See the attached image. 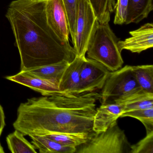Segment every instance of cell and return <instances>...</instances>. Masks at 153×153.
Instances as JSON below:
<instances>
[{
  "label": "cell",
  "mask_w": 153,
  "mask_h": 153,
  "mask_svg": "<svg viewBox=\"0 0 153 153\" xmlns=\"http://www.w3.org/2000/svg\"><path fill=\"white\" fill-rule=\"evenodd\" d=\"M96 92L73 94L59 91L47 96L33 97L21 103L13 125L24 136L49 133H94L93 121Z\"/></svg>",
  "instance_id": "1"
},
{
  "label": "cell",
  "mask_w": 153,
  "mask_h": 153,
  "mask_svg": "<svg viewBox=\"0 0 153 153\" xmlns=\"http://www.w3.org/2000/svg\"><path fill=\"white\" fill-rule=\"evenodd\" d=\"M45 0H15L6 16L20 55L21 71H29L67 61L76 56L74 48L62 42L47 24Z\"/></svg>",
  "instance_id": "2"
},
{
  "label": "cell",
  "mask_w": 153,
  "mask_h": 153,
  "mask_svg": "<svg viewBox=\"0 0 153 153\" xmlns=\"http://www.w3.org/2000/svg\"><path fill=\"white\" fill-rule=\"evenodd\" d=\"M118 40L109 23L98 22L88 42L87 58L102 64L110 71L120 68L123 61L117 46Z\"/></svg>",
  "instance_id": "3"
},
{
  "label": "cell",
  "mask_w": 153,
  "mask_h": 153,
  "mask_svg": "<svg viewBox=\"0 0 153 153\" xmlns=\"http://www.w3.org/2000/svg\"><path fill=\"white\" fill-rule=\"evenodd\" d=\"M102 89L99 100L101 104L114 103L141 90L132 66L129 65L111 71Z\"/></svg>",
  "instance_id": "4"
},
{
  "label": "cell",
  "mask_w": 153,
  "mask_h": 153,
  "mask_svg": "<svg viewBox=\"0 0 153 153\" xmlns=\"http://www.w3.org/2000/svg\"><path fill=\"white\" fill-rule=\"evenodd\" d=\"M79 146L76 153H130L131 151L130 144L117 122L103 132H95Z\"/></svg>",
  "instance_id": "5"
},
{
  "label": "cell",
  "mask_w": 153,
  "mask_h": 153,
  "mask_svg": "<svg viewBox=\"0 0 153 153\" xmlns=\"http://www.w3.org/2000/svg\"><path fill=\"white\" fill-rule=\"evenodd\" d=\"M98 22L89 1L79 0L75 37L72 43L76 56L81 59L86 58L89 39Z\"/></svg>",
  "instance_id": "6"
},
{
  "label": "cell",
  "mask_w": 153,
  "mask_h": 153,
  "mask_svg": "<svg viewBox=\"0 0 153 153\" xmlns=\"http://www.w3.org/2000/svg\"><path fill=\"white\" fill-rule=\"evenodd\" d=\"M110 72L102 64L86 57L80 71L81 93L102 89Z\"/></svg>",
  "instance_id": "7"
},
{
  "label": "cell",
  "mask_w": 153,
  "mask_h": 153,
  "mask_svg": "<svg viewBox=\"0 0 153 153\" xmlns=\"http://www.w3.org/2000/svg\"><path fill=\"white\" fill-rule=\"evenodd\" d=\"M45 17L47 24L58 38L69 43V27L62 0H45Z\"/></svg>",
  "instance_id": "8"
},
{
  "label": "cell",
  "mask_w": 153,
  "mask_h": 153,
  "mask_svg": "<svg viewBox=\"0 0 153 153\" xmlns=\"http://www.w3.org/2000/svg\"><path fill=\"white\" fill-rule=\"evenodd\" d=\"M131 37L124 41H119L117 46L120 52L128 50L134 53H140L153 46V25L145 24L139 28L129 32Z\"/></svg>",
  "instance_id": "9"
},
{
  "label": "cell",
  "mask_w": 153,
  "mask_h": 153,
  "mask_svg": "<svg viewBox=\"0 0 153 153\" xmlns=\"http://www.w3.org/2000/svg\"><path fill=\"white\" fill-rule=\"evenodd\" d=\"M123 113L121 104L109 103L102 104L96 109L93 121V130L96 133L106 131L117 122V120Z\"/></svg>",
  "instance_id": "10"
},
{
  "label": "cell",
  "mask_w": 153,
  "mask_h": 153,
  "mask_svg": "<svg viewBox=\"0 0 153 153\" xmlns=\"http://www.w3.org/2000/svg\"><path fill=\"white\" fill-rule=\"evenodd\" d=\"M6 79L27 87L41 93L44 96L59 91L57 85L36 76L29 71H21L14 76L6 77Z\"/></svg>",
  "instance_id": "11"
},
{
  "label": "cell",
  "mask_w": 153,
  "mask_h": 153,
  "mask_svg": "<svg viewBox=\"0 0 153 153\" xmlns=\"http://www.w3.org/2000/svg\"><path fill=\"white\" fill-rule=\"evenodd\" d=\"M85 59H81L76 56L74 59L69 63L63 71L59 82L58 88L60 91L76 94H82L80 73L82 63Z\"/></svg>",
  "instance_id": "12"
},
{
  "label": "cell",
  "mask_w": 153,
  "mask_h": 153,
  "mask_svg": "<svg viewBox=\"0 0 153 153\" xmlns=\"http://www.w3.org/2000/svg\"><path fill=\"white\" fill-rule=\"evenodd\" d=\"M114 103L121 104L123 113L129 111L153 108V94L147 93L142 89Z\"/></svg>",
  "instance_id": "13"
},
{
  "label": "cell",
  "mask_w": 153,
  "mask_h": 153,
  "mask_svg": "<svg viewBox=\"0 0 153 153\" xmlns=\"http://www.w3.org/2000/svg\"><path fill=\"white\" fill-rule=\"evenodd\" d=\"M32 144L41 153H74L77 148L68 146L50 139L44 136L30 135Z\"/></svg>",
  "instance_id": "14"
},
{
  "label": "cell",
  "mask_w": 153,
  "mask_h": 153,
  "mask_svg": "<svg viewBox=\"0 0 153 153\" xmlns=\"http://www.w3.org/2000/svg\"><path fill=\"white\" fill-rule=\"evenodd\" d=\"M153 10V0H129L128 16L125 24L139 23L146 18Z\"/></svg>",
  "instance_id": "15"
},
{
  "label": "cell",
  "mask_w": 153,
  "mask_h": 153,
  "mask_svg": "<svg viewBox=\"0 0 153 153\" xmlns=\"http://www.w3.org/2000/svg\"><path fill=\"white\" fill-rule=\"evenodd\" d=\"M69 63L70 62L67 61H63L59 63L43 66L29 71L36 76L51 81L58 86L62 73Z\"/></svg>",
  "instance_id": "16"
},
{
  "label": "cell",
  "mask_w": 153,
  "mask_h": 153,
  "mask_svg": "<svg viewBox=\"0 0 153 153\" xmlns=\"http://www.w3.org/2000/svg\"><path fill=\"white\" fill-rule=\"evenodd\" d=\"M95 133V132H94ZM89 133H49L42 136L68 146H79L87 142L94 134Z\"/></svg>",
  "instance_id": "17"
},
{
  "label": "cell",
  "mask_w": 153,
  "mask_h": 153,
  "mask_svg": "<svg viewBox=\"0 0 153 153\" xmlns=\"http://www.w3.org/2000/svg\"><path fill=\"white\" fill-rule=\"evenodd\" d=\"M8 147L13 153H36L33 144L25 137L24 134L16 130L6 138Z\"/></svg>",
  "instance_id": "18"
},
{
  "label": "cell",
  "mask_w": 153,
  "mask_h": 153,
  "mask_svg": "<svg viewBox=\"0 0 153 153\" xmlns=\"http://www.w3.org/2000/svg\"><path fill=\"white\" fill-rule=\"evenodd\" d=\"M135 78L141 89L153 94V66L152 65L132 66Z\"/></svg>",
  "instance_id": "19"
},
{
  "label": "cell",
  "mask_w": 153,
  "mask_h": 153,
  "mask_svg": "<svg viewBox=\"0 0 153 153\" xmlns=\"http://www.w3.org/2000/svg\"><path fill=\"white\" fill-rule=\"evenodd\" d=\"M97 19L100 24L109 23L115 10V0H89Z\"/></svg>",
  "instance_id": "20"
},
{
  "label": "cell",
  "mask_w": 153,
  "mask_h": 153,
  "mask_svg": "<svg viewBox=\"0 0 153 153\" xmlns=\"http://www.w3.org/2000/svg\"><path fill=\"white\" fill-rule=\"evenodd\" d=\"M130 117L141 122L145 126L146 133L153 131V108L129 111L123 113L120 117Z\"/></svg>",
  "instance_id": "21"
},
{
  "label": "cell",
  "mask_w": 153,
  "mask_h": 153,
  "mask_svg": "<svg viewBox=\"0 0 153 153\" xmlns=\"http://www.w3.org/2000/svg\"><path fill=\"white\" fill-rule=\"evenodd\" d=\"M68 17L70 34L73 43L75 35L76 19L79 0H62Z\"/></svg>",
  "instance_id": "22"
},
{
  "label": "cell",
  "mask_w": 153,
  "mask_h": 153,
  "mask_svg": "<svg viewBox=\"0 0 153 153\" xmlns=\"http://www.w3.org/2000/svg\"><path fill=\"white\" fill-rule=\"evenodd\" d=\"M130 153H153V131L137 144L131 145Z\"/></svg>",
  "instance_id": "23"
},
{
  "label": "cell",
  "mask_w": 153,
  "mask_h": 153,
  "mask_svg": "<svg viewBox=\"0 0 153 153\" xmlns=\"http://www.w3.org/2000/svg\"><path fill=\"white\" fill-rule=\"evenodd\" d=\"M129 0H117L115 5V14L114 23L115 25L125 24L128 16Z\"/></svg>",
  "instance_id": "24"
},
{
  "label": "cell",
  "mask_w": 153,
  "mask_h": 153,
  "mask_svg": "<svg viewBox=\"0 0 153 153\" xmlns=\"http://www.w3.org/2000/svg\"><path fill=\"white\" fill-rule=\"evenodd\" d=\"M5 115L3 107L0 104V137L5 126Z\"/></svg>",
  "instance_id": "25"
},
{
  "label": "cell",
  "mask_w": 153,
  "mask_h": 153,
  "mask_svg": "<svg viewBox=\"0 0 153 153\" xmlns=\"http://www.w3.org/2000/svg\"><path fill=\"white\" fill-rule=\"evenodd\" d=\"M5 153L4 149H3V147L1 146V142H0V153Z\"/></svg>",
  "instance_id": "26"
},
{
  "label": "cell",
  "mask_w": 153,
  "mask_h": 153,
  "mask_svg": "<svg viewBox=\"0 0 153 153\" xmlns=\"http://www.w3.org/2000/svg\"><path fill=\"white\" fill-rule=\"evenodd\" d=\"M88 1H89V0H88Z\"/></svg>",
  "instance_id": "27"
}]
</instances>
